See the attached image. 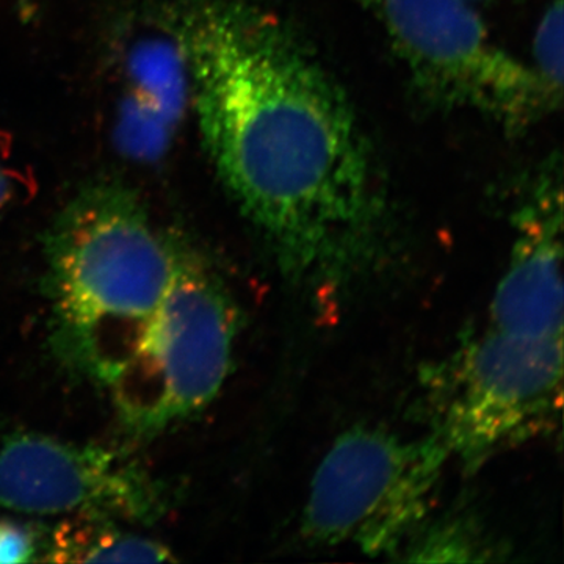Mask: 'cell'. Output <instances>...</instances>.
I'll use <instances>...</instances> for the list:
<instances>
[{
	"label": "cell",
	"instance_id": "8fae6325",
	"mask_svg": "<svg viewBox=\"0 0 564 564\" xmlns=\"http://www.w3.org/2000/svg\"><path fill=\"white\" fill-rule=\"evenodd\" d=\"M534 66L538 76L556 98L563 95V0L545 11L534 36Z\"/></svg>",
	"mask_w": 564,
	"mask_h": 564
},
{
	"label": "cell",
	"instance_id": "9a60e30c",
	"mask_svg": "<svg viewBox=\"0 0 564 564\" xmlns=\"http://www.w3.org/2000/svg\"><path fill=\"white\" fill-rule=\"evenodd\" d=\"M469 2H486V0H469Z\"/></svg>",
	"mask_w": 564,
	"mask_h": 564
},
{
	"label": "cell",
	"instance_id": "7a4b0ae2",
	"mask_svg": "<svg viewBox=\"0 0 564 564\" xmlns=\"http://www.w3.org/2000/svg\"><path fill=\"white\" fill-rule=\"evenodd\" d=\"M184 243L155 225L124 182L82 187L44 237L50 340L58 361L109 386L139 348Z\"/></svg>",
	"mask_w": 564,
	"mask_h": 564
},
{
	"label": "cell",
	"instance_id": "52a82bcc",
	"mask_svg": "<svg viewBox=\"0 0 564 564\" xmlns=\"http://www.w3.org/2000/svg\"><path fill=\"white\" fill-rule=\"evenodd\" d=\"M0 508L151 524L169 510V497L162 481L129 455L22 433L0 448Z\"/></svg>",
	"mask_w": 564,
	"mask_h": 564
},
{
	"label": "cell",
	"instance_id": "30bf717a",
	"mask_svg": "<svg viewBox=\"0 0 564 564\" xmlns=\"http://www.w3.org/2000/svg\"><path fill=\"white\" fill-rule=\"evenodd\" d=\"M500 547L485 527L464 514L425 522L404 545L400 558L408 562H488Z\"/></svg>",
	"mask_w": 564,
	"mask_h": 564
},
{
	"label": "cell",
	"instance_id": "3957f363",
	"mask_svg": "<svg viewBox=\"0 0 564 564\" xmlns=\"http://www.w3.org/2000/svg\"><path fill=\"white\" fill-rule=\"evenodd\" d=\"M562 400L563 337L488 325L421 375L426 433L466 474L554 430Z\"/></svg>",
	"mask_w": 564,
	"mask_h": 564
},
{
	"label": "cell",
	"instance_id": "ba28073f",
	"mask_svg": "<svg viewBox=\"0 0 564 564\" xmlns=\"http://www.w3.org/2000/svg\"><path fill=\"white\" fill-rule=\"evenodd\" d=\"M513 247L489 307V325L530 337H563V177L560 158L541 166L513 215Z\"/></svg>",
	"mask_w": 564,
	"mask_h": 564
},
{
	"label": "cell",
	"instance_id": "8992f818",
	"mask_svg": "<svg viewBox=\"0 0 564 564\" xmlns=\"http://www.w3.org/2000/svg\"><path fill=\"white\" fill-rule=\"evenodd\" d=\"M429 101L525 132L562 99L533 66L502 50L469 0H359Z\"/></svg>",
	"mask_w": 564,
	"mask_h": 564
},
{
	"label": "cell",
	"instance_id": "4fadbf2b",
	"mask_svg": "<svg viewBox=\"0 0 564 564\" xmlns=\"http://www.w3.org/2000/svg\"><path fill=\"white\" fill-rule=\"evenodd\" d=\"M13 180H11L10 174L6 172V169L0 165V209H3V207L10 203V199L13 198Z\"/></svg>",
	"mask_w": 564,
	"mask_h": 564
},
{
	"label": "cell",
	"instance_id": "9c48e42d",
	"mask_svg": "<svg viewBox=\"0 0 564 564\" xmlns=\"http://www.w3.org/2000/svg\"><path fill=\"white\" fill-rule=\"evenodd\" d=\"M44 562L52 563H161L174 562L166 545L126 532L115 519L76 514L51 533Z\"/></svg>",
	"mask_w": 564,
	"mask_h": 564
},
{
	"label": "cell",
	"instance_id": "277c9868",
	"mask_svg": "<svg viewBox=\"0 0 564 564\" xmlns=\"http://www.w3.org/2000/svg\"><path fill=\"white\" fill-rule=\"evenodd\" d=\"M237 326L225 282L185 240L139 348L109 384L124 429L152 436L209 406L231 370Z\"/></svg>",
	"mask_w": 564,
	"mask_h": 564
},
{
	"label": "cell",
	"instance_id": "7c38bea8",
	"mask_svg": "<svg viewBox=\"0 0 564 564\" xmlns=\"http://www.w3.org/2000/svg\"><path fill=\"white\" fill-rule=\"evenodd\" d=\"M39 555V536L21 522L0 519V564L33 562Z\"/></svg>",
	"mask_w": 564,
	"mask_h": 564
},
{
	"label": "cell",
	"instance_id": "6da1fadb",
	"mask_svg": "<svg viewBox=\"0 0 564 564\" xmlns=\"http://www.w3.org/2000/svg\"><path fill=\"white\" fill-rule=\"evenodd\" d=\"M177 40L226 192L292 284L339 295L372 262L386 220L347 93L295 29L250 0H195Z\"/></svg>",
	"mask_w": 564,
	"mask_h": 564
},
{
	"label": "cell",
	"instance_id": "5bb4252c",
	"mask_svg": "<svg viewBox=\"0 0 564 564\" xmlns=\"http://www.w3.org/2000/svg\"><path fill=\"white\" fill-rule=\"evenodd\" d=\"M18 3H20L21 11H25V13L31 11L32 0H18Z\"/></svg>",
	"mask_w": 564,
	"mask_h": 564
},
{
	"label": "cell",
	"instance_id": "5b68a950",
	"mask_svg": "<svg viewBox=\"0 0 564 564\" xmlns=\"http://www.w3.org/2000/svg\"><path fill=\"white\" fill-rule=\"evenodd\" d=\"M447 448L433 434L411 437L355 426L334 441L311 481L303 534L314 544L400 555L432 516Z\"/></svg>",
	"mask_w": 564,
	"mask_h": 564
}]
</instances>
